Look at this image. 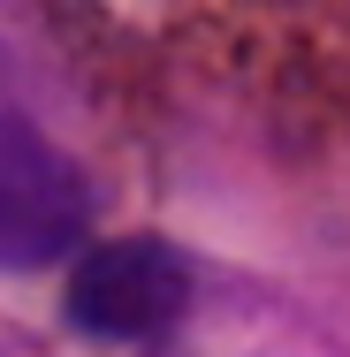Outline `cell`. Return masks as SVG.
<instances>
[{
    "label": "cell",
    "instance_id": "cell-1",
    "mask_svg": "<svg viewBox=\"0 0 350 357\" xmlns=\"http://www.w3.org/2000/svg\"><path fill=\"white\" fill-rule=\"evenodd\" d=\"M92 183L61 144H46L23 114H0V266L38 274L84 259L92 243Z\"/></svg>",
    "mask_w": 350,
    "mask_h": 357
},
{
    "label": "cell",
    "instance_id": "cell-2",
    "mask_svg": "<svg viewBox=\"0 0 350 357\" xmlns=\"http://www.w3.org/2000/svg\"><path fill=\"white\" fill-rule=\"evenodd\" d=\"M191 304V259L160 236L92 243L69 266L61 312L84 342H160Z\"/></svg>",
    "mask_w": 350,
    "mask_h": 357
}]
</instances>
